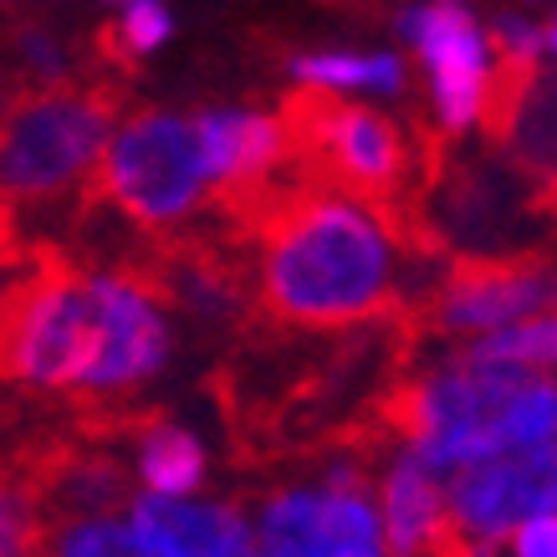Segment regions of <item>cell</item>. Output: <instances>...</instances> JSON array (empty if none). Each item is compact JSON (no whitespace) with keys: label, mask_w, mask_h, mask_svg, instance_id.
Listing matches in <instances>:
<instances>
[{"label":"cell","mask_w":557,"mask_h":557,"mask_svg":"<svg viewBox=\"0 0 557 557\" xmlns=\"http://www.w3.org/2000/svg\"><path fill=\"white\" fill-rule=\"evenodd\" d=\"M170 327L119 276L41 271L0 292V373L41 388H128L164 369Z\"/></svg>","instance_id":"1"},{"label":"cell","mask_w":557,"mask_h":557,"mask_svg":"<svg viewBox=\"0 0 557 557\" xmlns=\"http://www.w3.org/2000/svg\"><path fill=\"white\" fill-rule=\"evenodd\" d=\"M256 215L267 256L261 292L287 322H333L369 318L388 297L394 251L379 220L358 210L348 195H267Z\"/></svg>","instance_id":"2"},{"label":"cell","mask_w":557,"mask_h":557,"mask_svg":"<svg viewBox=\"0 0 557 557\" xmlns=\"http://www.w3.org/2000/svg\"><path fill=\"white\" fill-rule=\"evenodd\" d=\"M409 430V445L424 466L456 471L475 456L511 450V445H553V384L542 369L517 363H475L430 373L388 409Z\"/></svg>","instance_id":"3"},{"label":"cell","mask_w":557,"mask_h":557,"mask_svg":"<svg viewBox=\"0 0 557 557\" xmlns=\"http://www.w3.org/2000/svg\"><path fill=\"white\" fill-rule=\"evenodd\" d=\"M113 98L92 87H51L16 102L0 119V195L5 200H51L108 144Z\"/></svg>","instance_id":"4"},{"label":"cell","mask_w":557,"mask_h":557,"mask_svg":"<svg viewBox=\"0 0 557 557\" xmlns=\"http://www.w3.org/2000/svg\"><path fill=\"white\" fill-rule=\"evenodd\" d=\"M282 134H287V153H302L307 164H318L343 189L369 195V200L394 195L409 170L399 128L358 102H338L327 87L302 83V92H292Z\"/></svg>","instance_id":"5"},{"label":"cell","mask_w":557,"mask_h":557,"mask_svg":"<svg viewBox=\"0 0 557 557\" xmlns=\"http://www.w3.org/2000/svg\"><path fill=\"white\" fill-rule=\"evenodd\" d=\"M210 170H205L200 134L174 113H138L102 159V189L144 225H170L200 205Z\"/></svg>","instance_id":"6"},{"label":"cell","mask_w":557,"mask_h":557,"mask_svg":"<svg viewBox=\"0 0 557 557\" xmlns=\"http://www.w3.org/2000/svg\"><path fill=\"white\" fill-rule=\"evenodd\" d=\"M256 557H384L379 511L358 471H333L322 491H287L261 511Z\"/></svg>","instance_id":"7"},{"label":"cell","mask_w":557,"mask_h":557,"mask_svg":"<svg viewBox=\"0 0 557 557\" xmlns=\"http://www.w3.org/2000/svg\"><path fill=\"white\" fill-rule=\"evenodd\" d=\"M557 502V456L553 445H511L456 466V481L445 491V511L460 537L496 542L517 522L553 511Z\"/></svg>","instance_id":"8"},{"label":"cell","mask_w":557,"mask_h":557,"mask_svg":"<svg viewBox=\"0 0 557 557\" xmlns=\"http://www.w3.org/2000/svg\"><path fill=\"white\" fill-rule=\"evenodd\" d=\"M405 36L420 47L424 67H430V87H435L440 123L460 134L471 128L475 108H481V87H486V36L471 21V11L460 0H430L405 11Z\"/></svg>","instance_id":"9"},{"label":"cell","mask_w":557,"mask_h":557,"mask_svg":"<svg viewBox=\"0 0 557 557\" xmlns=\"http://www.w3.org/2000/svg\"><path fill=\"white\" fill-rule=\"evenodd\" d=\"M553 302V276L537 261H481V267H460L445 292H440V322L456 333H491L507 322L537 318Z\"/></svg>","instance_id":"10"},{"label":"cell","mask_w":557,"mask_h":557,"mask_svg":"<svg viewBox=\"0 0 557 557\" xmlns=\"http://www.w3.org/2000/svg\"><path fill=\"white\" fill-rule=\"evenodd\" d=\"M128 522L153 537L170 557H256V542L231 507H200L189 496H153L144 491Z\"/></svg>","instance_id":"11"},{"label":"cell","mask_w":557,"mask_h":557,"mask_svg":"<svg viewBox=\"0 0 557 557\" xmlns=\"http://www.w3.org/2000/svg\"><path fill=\"white\" fill-rule=\"evenodd\" d=\"M195 134H200V153L210 180H220L231 189L261 185L287 159L282 123L261 119V113H205V119H195Z\"/></svg>","instance_id":"12"},{"label":"cell","mask_w":557,"mask_h":557,"mask_svg":"<svg viewBox=\"0 0 557 557\" xmlns=\"http://www.w3.org/2000/svg\"><path fill=\"white\" fill-rule=\"evenodd\" d=\"M388 557H435L445 542V491L435 481V466H424L414 450L394 460L384 481V522H379Z\"/></svg>","instance_id":"13"},{"label":"cell","mask_w":557,"mask_h":557,"mask_svg":"<svg viewBox=\"0 0 557 557\" xmlns=\"http://www.w3.org/2000/svg\"><path fill=\"white\" fill-rule=\"evenodd\" d=\"M138 475H144V486L153 496H189V491H200L205 481V450L200 440L189 435V430H153L144 440V456H138Z\"/></svg>","instance_id":"14"},{"label":"cell","mask_w":557,"mask_h":557,"mask_svg":"<svg viewBox=\"0 0 557 557\" xmlns=\"http://www.w3.org/2000/svg\"><path fill=\"white\" fill-rule=\"evenodd\" d=\"M307 87H373V92H399L405 87V62L399 57H354V51H322V57H297L292 62Z\"/></svg>","instance_id":"15"},{"label":"cell","mask_w":557,"mask_h":557,"mask_svg":"<svg viewBox=\"0 0 557 557\" xmlns=\"http://www.w3.org/2000/svg\"><path fill=\"white\" fill-rule=\"evenodd\" d=\"M557 354V327L547 312L522 322H507V327H491L466 348L460 358H475V363H517V369H547Z\"/></svg>","instance_id":"16"},{"label":"cell","mask_w":557,"mask_h":557,"mask_svg":"<svg viewBox=\"0 0 557 557\" xmlns=\"http://www.w3.org/2000/svg\"><path fill=\"white\" fill-rule=\"evenodd\" d=\"M57 557H170L153 537H144L134 522H113V517H83L62 532Z\"/></svg>","instance_id":"17"},{"label":"cell","mask_w":557,"mask_h":557,"mask_svg":"<svg viewBox=\"0 0 557 557\" xmlns=\"http://www.w3.org/2000/svg\"><path fill=\"white\" fill-rule=\"evenodd\" d=\"M164 36H170V11H164L159 0H128L123 21L113 26V47H119L123 57H144V51H153Z\"/></svg>","instance_id":"18"},{"label":"cell","mask_w":557,"mask_h":557,"mask_svg":"<svg viewBox=\"0 0 557 557\" xmlns=\"http://www.w3.org/2000/svg\"><path fill=\"white\" fill-rule=\"evenodd\" d=\"M26 553H36L26 496L11 481H0V557H26Z\"/></svg>","instance_id":"19"},{"label":"cell","mask_w":557,"mask_h":557,"mask_svg":"<svg viewBox=\"0 0 557 557\" xmlns=\"http://www.w3.org/2000/svg\"><path fill=\"white\" fill-rule=\"evenodd\" d=\"M511 532H517V557H557V522H553V511H537V517L517 522Z\"/></svg>","instance_id":"20"},{"label":"cell","mask_w":557,"mask_h":557,"mask_svg":"<svg viewBox=\"0 0 557 557\" xmlns=\"http://www.w3.org/2000/svg\"><path fill=\"white\" fill-rule=\"evenodd\" d=\"M11 256V215H5V205H0V261Z\"/></svg>","instance_id":"21"},{"label":"cell","mask_w":557,"mask_h":557,"mask_svg":"<svg viewBox=\"0 0 557 557\" xmlns=\"http://www.w3.org/2000/svg\"><path fill=\"white\" fill-rule=\"evenodd\" d=\"M113 5H128V0H113Z\"/></svg>","instance_id":"22"}]
</instances>
